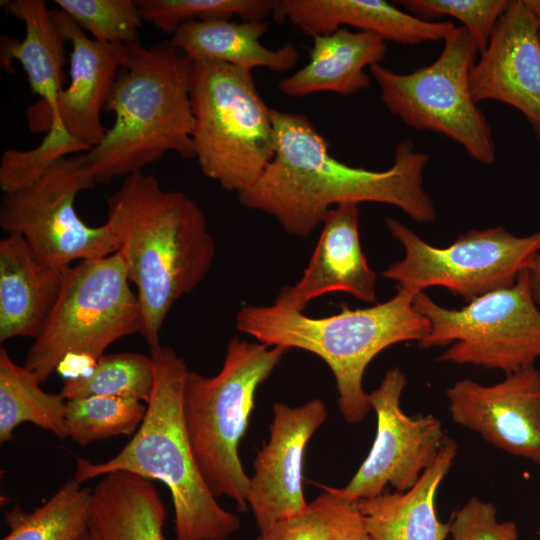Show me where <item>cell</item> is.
Here are the masks:
<instances>
[{"label":"cell","mask_w":540,"mask_h":540,"mask_svg":"<svg viewBox=\"0 0 540 540\" xmlns=\"http://www.w3.org/2000/svg\"><path fill=\"white\" fill-rule=\"evenodd\" d=\"M271 114L275 155L255 183L238 194L243 206L265 212L301 238L323 223L330 209L348 202L392 205L419 223L436 219L423 186L430 156L416 151L410 138L397 144L390 168L373 171L335 158L307 116L276 109Z\"/></svg>","instance_id":"obj_1"},{"label":"cell","mask_w":540,"mask_h":540,"mask_svg":"<svg viewBox=\"0 0 540 540\" xmlns=\"http://www.w3.org/2000/svg\"><path fill=\"white\" fill-rule=\"evenodd\" d=\"M105 223L137 290L140 334L155 348L172 306L204 280L214 262L205 214L187 194L163 189L154 175L139 171L107 199Z\"/></svg>","instance_id":"obj_2"},{"label":"cell","mask_w":540,"mask_h":540,"mask_svg":"<svg viewBox=\"0 0 540 540\" xmlns=\"http://www.w3.org/2000/svg\"><path fill=\"white\" fill-rule=\"evenodd\" d=\"M193 61L170 41L129 46L105 110L114 122L82 153L95 184L143 171L168 152L193 158L190 99Z\"/></svg>","instance_id":"obj_3"},{"label":"cell","mask_w":540,"mask_h":540,"mask_svg":"<svg viewBox=\"0 0 540 540\" xmlns=\"http://www.w3.org/2000/svg\"><path fill=\"white\" fill-rule=\"evenodd\" d=\"M155 383L145 417L132 439L112 458L92 462L75 457L80 483L125 471L157 480L169 489L176 540H226L241 524L208 489L195 462L184 424V360L169 346L150 349Z\"/></svg>","instance_id":"obj_4"},{"label":"cell","mask_w":540,"mask_h":540,"mask_svg":"<svg viewBox=\"0 0 540 540\" xmlns=\"http://www.w3.org/2000/svg\"><path fill=\"white\" fill-rule=\"evenodd\" d=\"M383 303L367 308L343 306L334 315L313 318L279 304L246 305L236 315V327L268 346L296 348L315 354L336 381L338 405L350 424L361 422L372 409L363 376L370 362L386 348L422 341L430 323L413 305L415 295L396 289Z\"/></svg>","instance_id":"obj_5"},{"label":"cell","mask_w":540,"mask_h":540,"mask_svg":"<svg viewBox=\"0 0 540 540\" xmlns=\"http://www.w3.org/2000/svg\"><path fill=\"white\" fill-rule=\"evenodd\" d=\"M288 351L235 336L216 375L189 370L185 378L183 418L197 467L211 493L232 499L240 511L248 508L250 477L242 466L239 444L246 435L258 387Z\"/></svg>","instance_id":"obj_6"},{"label":"cell","mask_w":540,"mask_h":540,"mask_svg":"<svg viewBox=\"0 0 540 540\" xmlns=\"http://www.w3.org/2000/svg\"><path fill=\"white\" fill-rule=\"evenodd\" d=\"M194 158L203 175L243 192L273 159L276 133L252 71L217 61H194L190 78Z\"/></svg>","instance_id":"obj_7"},{"label":"cell","mask_w":540,"mask_h":540,"mask_svg":"<svg viewBox=\"0 0 540 540\" xmlns=\"http://www.w3.org/2000/svg\"><path fill=\"white\" fill-rule=\"evenodd\" d=\"M119 252L68 267L59 298L24 366L45 382L70 355L97 361L115 341L141 331L137 294Z\"/></svg>","instance_id":"obj_8"},{"label":"cell","mask_w":540,"mask_h":540,"mask_svg":"<svg viewBox=\"0 0 540 540\" xmlns=\"http://www.w3.org/2000/svg\"><path fill=\"white\" fill-rule=\"evenodd\" d=\"M443 41L441 54L429 65L401 74L375 64L370 76L392 115L412 128L445 135L472 159L491 165L496 159L491 127L470 87L477 46L463 26L454 27Z\"/></svg>","instance_id":"obj_9"},{"label":"cell","mask_w":540,"mask_h":540,"mask_svg":"<svg viewBox=\"0 0 540 540\" xmlns=\"http://www.w3.org/2000/svg\"><path fill=\"white\" fill-rule=\"evenodd\" d=\"M413 305L430 323L423 348L447 346L440 362L498 369L506 373L534 366L540 359V309L527 270L511 286L481 295L459 308H445L424 292Z\"/></svg>","instance_id":"obj_10"},{"label":"cell","mask_w":540,"mask_h":540,"mask_svg":"<svg viewBox=\"0 0 540 540\" xmlns=\"http://www.w3.org/2000/svg\"><path fill=\"white\" fill-rule=\"evenodd\" d=\"M385 223L402 244L404 257L390 264L382 276L394 281L396 289L413 295L443 287L471 301L513 285L540 250V231L517 236L502 226L472 229L438 248L395 218H386Z\"/></svg>","instance_id":"obj_11"},{"label":"cell","mask_w":540,"mask_h":540,"mask_svg":"<svg viewBox=\"0 0 540 540\" xmlns=\"http://www.w3.org/2000/svg\"><path fill=\"white\" fill-rule=\"evenodd\" d=\"M95 186L82 153L63 158L33 183L3 195L0 226L6 234L21 235L51 266L111 255L118 247L108 225L90 226L75 209L77 195Z\"/></svg>","instance_id":"obj_12"},{"label":"cell","mask_w":540,"mask_h":540,"mask_svg":"<svg viewBox=\"0 0 540 540\" xmlns=\"http://www.w3.org/2000/svg\"><path fill=\"white\" fill-rule=\"evenodd\" d=\"M405 385V374L393 367L369 393L377 417L376 436L351 480L338 488L344 497L356 502L370 499L387 485L405 492L436 459L446 437L442 422L432 414L404 413L400 402Z\"/></svg>","instance_id":"obj_13"},{"label":"cell","mask_w":540,"mask_h":540,"mask_svg":"<svg viewBox=\"0 0 540 540\" xmlns=\"http://www.w3.org/2000/svg\"><path fill=\"white\" fill-rule=\"evenodd\" d=\"M452 420L494 447L540 464V371L506 373L493 385L471 379L446 390Z\"/></svg>","instance_id":"obj_14"},{"label":"cell","mask_w":540,"mask_h":540,"mask_svg":"<svg viewBox=\"0 0 540 540\" xmlns=\"http://www.w3.org/2000/svg\"><path fill=\"white\" fill-rule=\"evenodd\" d=\"M326 417V405L319 398L295 407L273 405L269 439L257 452L247 493V505L260 531L308 507L303 491L304 452Z\"/></svg>","instance_id":"obj_15"},{"label":"cell","mask_w":540,"mask_h":540,"mask_svg":"<svg viewBox=\"0 0 540 540\" xmlns=\"http://www.w3.org/2000/svg\"><path fill=\"white\" fill-rule=\"evenodd\" d=\"M539 20L524 0H512L470 72L476 103L495 100L519 110L540 141Z\"/></svg>","instance_id":"obj_16"},{"label":"cell","mask_w":540,"mask_h":540,"mask_svg":"<svg viewBox=\"0 0 540 540\" xmlns=\"http://www.w3.org/2000/svg\"><path fill=\"white\" fill-rule=\"evenodd\" d=\"M337 291L376 302V274L362 251L359 206L352 202L328 211L302 277L284 286L274 303L303 312L313 299Z\"/></svg>","instance_id":"obj_17"},{"label":"cell","mask_w":540,"mask_h":540,"mask_svg":"<svg viewBox=\"0 0 540 540\" xmlns=\"http://www.w3.org/2000/svg\"><path fill=\"white\" fill-rule=\"evenodd\" d=\"M1 6L25 26L21 40L1 36V67L12 73L11 61L21 64L31 91L40 97L27 107L28 128L34 134L46 133L56 115L57 100L66 80L67 38L43 0H4Z\"/></svg>","instance_id":"obj_18"},{"label":"cell","mask_w":540,"mask_h":540,"mask_svg":"<svg viewBox=\"0 0 540 540\" xmlns=\"http://www.w3.org/2000/svg\"><path fill=\"white\" fill-rule=\"evenodd\" d=\"M51 12L71 45L69 84L59 94L52 122L60 120L73 136L92 148L106 132L100 113L124 65L129 46L94 40L63 10L55 8Z\"/></svg>","instance_id":"obj_19"},{"label":"cell","mask_w":540,"mask_h":540,"mask_svg":"<svg viewBox=\"0 0 540 540\" xmlns=\"http://www.w3.org/2000/svg\"><path fill=\"white\" fill-rule=\"evenodd\" d=\"M272 16L312 37L352 26L407 45L444 40L455 27L419 19L384 0H274Z\"/></svg>","instance_id":"obj_20"},{"label":"cell","mask_w":540,"mask_h":540,"mask_svg":"<svg viewBox=\"0 0 540 540\" xmlns=\"http://www.w3.org/2000/svg\"><path fill=\"white\" fill-rule=\"evenodd\" d=\"M68 267L41 262L26 240L6 234L0 240V342L36 339L61 293Z\"/></svg>","instance_id":"obj_21"},{"label":"cell","mask_w":540,"mask_h":540,"mask_svg":"<svg viewBox=\"0 0 540 540\" xmlns=\"http://www.w3.org/2000/svg\"><path fill=\"white\" fill-rule=\"evenodd\" d=\"M386 53V40L379 35L338 28L313 37L308 63L281 79L278 89L290 97L320 92L348 96L370 86L365 68L381 64Z\"/></svg>","instance_id":"obj_22"},{"label":"cell","mask_w":540,"mask_h":540,"mask_svg":"<svg viewBox=\"0 0 540 540\" xmlns=\"http://www.w3.org/2000/svg\"><path fill=\"white\" fill-rule=\"evenodd\" d=\"M458 453L457 443L445 437L434 462L417 483L405 492H383L358 501L365 527L372 540H445L450 521L441 522L435 498Z\"/></svg>","instance_id":"obj_23"},{"label":"cell","mask_w":540,"mask_h":540,"mask_svg":"<svg viewBox=\"0 0 540 540\" xmlns=\"http://www.w3.org/2000/svg\"><path fill=\"white\" fill-rule=\"evenodd\" d=\"M268 27L266 21H192L181 25L170 42L193 62L217 61L251 71L256 67L275 72L293 69L299 60L298 49L292 42L277 49L265 47L260 39Z\"/></svg>","instance_id":"obj_24"},{"label":"cell","mask_w":540,"mask_h":540,"mask_svg":"<svg viewBox=\"0 0 540 540\" xmlns=\"http://www.w3.org/2000/svg\"><path fill=\"white\" fill-rule=\"evenodd\" d=\"M166 510L151 480L120 471L93 487L85 540H165Z\"/></svg>","instance_id":"obj_25"},{"label":"cell","mask_w":540,"mask_h":540,"mask_svg":"<svg viewBox=\"0 0 540 540\" xmlns=\"http://www.w3.org/2000/svg\"><path fill=\"white\" fill-rule=\"evenodd\" d=\"M38 378L24 365L15 363L0 349V443L12 441L24 422L67 438L66 400L60 393L45 392Z\"/></svg>","instance_id":"obj_26"},{"label":"cell","mask_w":540,"mask_h":540,"mask_svg":"<svg viewBox=\"0 0 540 540\" xmlns=\"http://www.w3.org/2000/svg\"><path fill=\"white\" fill-rule=\"evenodd\" d=\"M83 484L74 477L68 479L30 512L15 504L3 514L9 532L1 540H85L93 488Z\"/></svg>","instance_id":"obj_27"},{"label":"cell","mask_w":540,"mask_h":540,"mask_svg":"<svg viewBox=\"0 0 540 540\" xmlns=\"http://www.w3.org/2000/svg\"><path fill=\"white\" fill-rule=\"evenodd\" d=\"M322 489L304 511L261 530L255 540H372L358 502L338 488Z\"/></svg>","instance_id":"obj_28"},{"label":"cell","mask_w":540,"mask_h":540,"mask_svg":"<svg viewBox=\"0 0 540 540\" xmlns=\"http://www.w3.org/2000/svg\"><path fill=\"white\" fill-rule=\"evenodd\" d=\"M154 383L155 366L152 357L124 352L101 356L88 374L67 379L59 393L65 400L117 396L147 404Z\"/></svg>","instance_id":"obj_29"},{"label":"cell","mask_w":540,"mask_h":540,"mask_svg":"<svg viewBox=\"0 0 540 540\" xmlns=\"http://www.w3.org/2000/svg\"><path fill=\"white\" fill-rule=\"evenodd\" d=\"M147 404L117 396H91L66 400L67 437L85 447L118 435H134Z\"/></svg>","instance_id":"obj_30"},{"label":"cell","mask_w":540,"mask_h":540,"mask_svg":"<svg viewBox=\"0 0 540 540\" xmlns=\"http://www.w3.org/2000/svg\"><path fill=\"white\" fill-rule=\"evenodd\" d=\"M143 21L173 35L192 21L230 19L265 21L272 15L274 0H136Z\"/></svg>","instance_id":"obj_31"},{"label":"cell","mask_w":540,"mask_h":540,"mask_svg":"<svg viewBox=\"0 0 540 540\" xmlns=\"http://www.w3.org/2000/svg\"><path fill=\"white\" fill-rule=\"evenodd\" d=\"M91 148L73 136L60 120L52 122L42 141L28 150L7 149L0 157V189L15 192L39 179L63 158Z\"/></svg>","instance_id":"obj_32"},{"label":"cell","mask_w":540,"mask_h":540,"mask_svg":"<svg viewBox=\"0 0 540 540\" xmlns=\"http://www.w3.org/2000/svg\"><path fill=\"white\" fill-rule=\"evenodd\" d=\"M94 40L132 46L139 42L143 19L134 0H55Z\"/></svg>","instance_id":"obj_33"},{"label":"cell","mask_w":540,"mask_h":540,"mask_svg":"<svg viewBox=\"0 0 540 540\" xmlns=\"http://www.w3.org/2000/svg\"><path fill=\"white\" fill-rule=\"evenodd\" d=\"M508 0H401L397 4L406 12L426 21L443 16L453 17L475 42L479 54L488 46L495 26L506 10Z\"/></svg>","instance_id":"obj_34"},{"label":"cell","mask_w":540,"mask_h":540,"mask_svg":"<svg viewBox=\"0 0 540 540\" xmlns=\"http://www.w3.org/2000/svg\"><path fill=\"white\" fill-rule=\"evenodd\" d=\"M453 540H517L518 529L513 521L498 522L497 510L491 502L470 498L450 521Z\"/></svg>","instance_id":"obj_35"},{"label":"cell","mask_w":540,"mask_h":540,"mask_svg":"<svg viewBox=\"0 0 540 540\" xmlns=\"http://www.w3.org/2000/svg\"><path fill=\"white\" fill-rule=\"evenodd\" d=\"M526 270L532 296L536 305L540 309V250L535 254Z\"/></svg>","instance_id":"obj_36"},{"label":"cell","mask_w":540,"mask_h":540,"mask_svg":"<svg viewBox=\"0 0 540 540\" xmlns=\"http://www.w3.org/2000/svg\"><path fill=\"white\" fill-rule=\"evenodd\" d=\"M528 9L540 22V0H524Z\"/></svg>","instance_id":"obj_37"},{"label":"cell","mask_w":540,"mask_h":540,"mask_svg":"<svg viewBox=\"0 0 540 540\" xmlns=\"http://www.w3.org/2000/svg\"><path fill=\"white\" fill-rule=\"evenodd\" d=\"M539 40H540V24H539Z\"/></svg>","instance_id":"obj_38"},{"label":"cell","mask_w":540,"mask_h":540,"mask_svg":"<svg viewBox=\"0 0 540 540\" xmlns=\"http://www.w3.org/2000/svg\"><path fill=\"white\" fill-rule=\"evenodd\" d=\"M538 534L540 535V527H539V530H538Z\"/></svg>","instance_id":"obj_39"}]
</instances>
